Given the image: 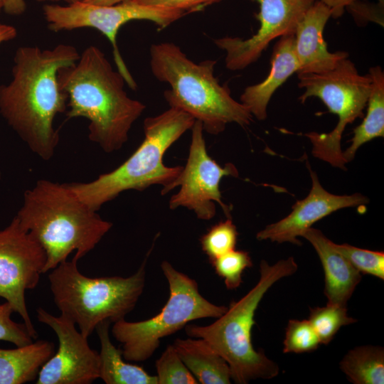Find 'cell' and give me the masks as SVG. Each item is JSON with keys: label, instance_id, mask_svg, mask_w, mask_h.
Wrapping results in <instances>:
<instances>
[{"label": "cell", "instance_id": "cell-1", "mask_svg": "<svg viewBox=\"0 0 384 384\" xmlns=\"http://www.w3.org/2000/svg\"><path fill=\"white\" fill-rule=\"evenodd\" d=\"M80 58L77 48L60 43L51 49L21 46L14 55L12 80L0 86V113L9 126L44 160L55 153L59 135L54 119L65 111L68 95L59 86L60 68Z\"/></svg>", "mask_w": 384, "mask_h": 384}, {"label": "cell", "instance_id": "cell-4", "mask_svg": "<svg viewBox=\"0 0 384 384\" xmlns=\"http://www.w3.org/2000/svg\"><path fill=\"white\" fill-rule=\"evenodd\" d=\"M216 60L196 63L173 43L152 44L150 67L154 76L168 83L171 89L164 92L170 107L181 110L200 121L203 130L212 135L223 132L228 124L245 127L253 116L240 102L230 95L214 75Z\"/></svg>", "mask_w": 384, "mask_h": 384}, {"label": "cell", "instance_id": "cell-39", "mask_svg": "<svg viewBox=\"0 0 384 384\" xmlns=\"http://www.w3.org/2000/svg\"><path fill=\"white\" fill-rule=\"evenodd\" d=\"M1 10H2V4H1V2L0 1V12H1Z\"/></svg>", "mask_w": 384, "mask_h": 384}, {"label": "cell", "instance_id": "cell-33", "mask_svg": "<svg viewBox=\"0 0 384 384\" xmlns=\"http://www.w3.org/2000/svg\"><path fill=\"white\" fill-rule=\"evenodd\" d=\"M324 4L331 11V17L337 18L341 16L345 9L357 1L367 0H319Z\"/></svg>", "mask_w": 384, "mask_h": 384}, {"label": "cell", "instance_id": "cell-23", "mask_svg": "<svg viewBox=\"0 0 384 384\" xmlns=\"http://www.w3.org/2000/svg\"><path fill=\"white\" fill-rule=\"evenodd\" d=\"M340 368L354 384H383V348L373 346L356 347L342 358Z\"/></svg>", "mask_w": 384, "mask_h": 384}, {"label": "cell", "instance_id": "cell-36", "mask_svg": "<svg viewBox=\"0 0 384 384\" xmlns=\"http://www.w3.org/2000/svg\"><path fill=\"white\" fill-rule=\"evenodd\" d=\"M128 0H86L85 1L97 5H113Z\"/></svg>", "mask_w": 384, "mask_h": 384}, {"label": "cell", "instance_id": "cell-19", "mask_svg": "<svg viewBox=\"0 0 384 384\" xmlns=\"http://www.w3.org/2000/svg\"><path fill=\"white\" fill-rule=\"evenodd\" d=\"M55 353L53 343L38 340L14 349L0 348V384L36 380L42 366Z\"/></svg>", "mask_w": 384, "mask_h": 384}, {"label": "cell", "instance_id": "cell-38", "mask_svg": "<svg viewBox=\"0 0 384 384\" xmlns=\"http://www.w3.org/2000/svg\"><path fill=\"white\" fill-rule=\"evenodd\" d=\"M378 3L382 6H384V0H378Z\"/></svg>", "mask_w": 384, "mask_h": 384}, {"label": "cell", "instance_id": "cell-15", "mask_svg": "<svg viewBox=\"0 0 384 384\" xmlns=\"http://www.w3.org/2000/svg\"><path fill=\"white\" fill-rule=\"evenodd\" d=\"M306 166L311 178V188L308 196L297 201L287 216L258 232L256 235L257 240H270L279 243L288 242L300 245L298 238L302 237L316 222L340 209L368 203V198L360 193L339 196L328 192L321 186L317 174L308 161Z\"/></svg>", "mask_w": 384, "mask_h": 384}, {"label": "cell", "instance_id": "cell-6", "mask_svg": "<svg viewBox=\"0 0 384 384\" xmlns=\"http://www.w3.org/2000/svg\"><path fill=\"white\" fill-rule=\"evenodd\" d=\"M195 119L170 107L144 121V139L133 154L117 168L87 183H69L68 186L90 208L97 211L102 205L127 190L144 191L152 185L164 187L172 183L183 166H167L166 151L187 130Z\"/></svg>", "mask_w": 384, "mask_h": 384}, {"label": "cell", "instance_id": "cell-3", "mask_svg": "<svg viewBox=\"0 0 384 384\" xmlns=\"http://www.w3.org/2000/svg\"><path fill=\"white\" fill-rule=\"evenodd\" d=\"M21 227L44 249V273L73 257L79 260L93 250L112 228L67 183L39 180L24 193L23 206L16 215Z\"/></svg>", "mask_w": 384, "mask_h": 384}, {"label": "cell", "instance_id": "cell-27", "mask_svg": "<svg viewBox=\"0 0 384 384\" xmlns=\"http://www.w3.org/2000/svg\"><path fill=\"white\" fill-rule=\"evenodd\" d=\"M216 274L223 279L228 289H235L242 283L245 269L252 266L249 252L233 250L210 261Z\"/></svg>", "mask_w": 384, "mask_h": 384}, {"label": "cell", "instance_id": "cell-32", "mask_svg": "<svg viewBox=\"0 0 384 384\" xmlns=\"http://www.w3.org/2000/svg\"><path fill=\"white\" fill-rule=\"evenodd\" d=\"M355 18L356 21H372L383 26L384 6L366 4L365 1H357L346 7Z\"/></svg>", "mask_w": 384, "mask_h": 384}, {"label": "cell", "instance_id": "cell-24", "mask_svg": "<svg viewBox=\"0 0 384 384\" xmlns=\"http://www.w3.org/2000/svg\"><path fill=\"white\" fill-rule=\"evenodd\" d=\"M308 320L322 344L329 343L342 326L357 321L348 316L346 307L328 304L324 307L310 308Z\"/></svg>", "mask_w": 384, "mask_h": 384}, {"label": "cell", "instance_id": "cell-34", "mask_svg": "<svg viewBox=\"0 0 384 384\" xmlns=\"http://www.w3.org/2000/svg\"><path fill=\"white\" fill-rule=\"evenodd\" d=\"M2 9L11 16H19L26 10V4L24 0H0Z\"/></svg>", "mask_w": 384, "mask_h": 384}, {"label": "cell", "instance_id": "cell-12", "mask_svg": "<svg viewBox=\"0 0 384 384\" xmlns=\"http://www.w3.org/2000/svg\"><path fill=\"white\" fill-rule=\"evenodd\" d=\"M46 260L44 249L21 227L16 216L0 231V297L21 317L33 340L38 333L28 314L25 293L38 285Z\"/></svg>", "mask_w": 384, "mask_h": 384}, {"label": "cell", "instance_id": "cell-35", "mask_svg": "<svg viewBox=\"0 0 384 384\" xmlns=\"http://www.w3.org/2000/svg\"><path fill=\"white\" fill-rule=\"evenodd\" d=\"M17 31L15 27L0 23V44L16 38Z\"/></svg>", "mask_w": 384, "mask_h": 384}, {"label": "cell", "instance_id": "cell-30", "mask_svg": "<svg viewBox=\"0 0 384 384\" xmlns=\"http://www.w3.org/2000/svg\"><path fill=\"white\" fill-rule=\"evenodd\" d=\"M14 311L9 303L0 304V341H7L16 346H22L33 341L26 325L13 321Z\"/></svg>", "mask_w": 384, "mask_h": 384}, {"label": "cell", "instance_id": "cell-2", "mask_svg": "<svg viewBox=\"0 0 384 384\" xmlns=\"http://www.w3.org/2000/svg\"><path fill=\"white\" fill-rule=\"evenodd\" d=\"M60 88L68 97V119L89 120V139L107 153L127 142L129 130L146 105L128 97L125 80L105 53L90 46L73 65L58 71Z\"/></svg>", "mask_w": 384, "mask_h": 384}, {"label": "cell", "instance_id": "cell-13", "mask_svg": "<svg viewBox=\"0 0 384 384\" xmlns=\"http://www.w3.org/2000/svg\"><path fill=\"white\" fill-rule=\"evenodd\" d=\"M260 6L255 18L260 27L249 38L225 36L214 40L218 48L226 53V68L242 70L256 62L272 41L294 35L296 28L316 0H251Z\"/></svg>", "mask_w": 384, "mask_h": 384}, {"label": "cell", "instance_id": "cell-11", "mask_svg": "<svg viewBox=\"0 0 384 384\" xmlns=\"http://www.w3.org/2000/svg\"><path fill=\"white\" fill-rule=\"evenodd\" d=\"M191 129V142L186 164L172 183L162 188L161 193L165 195L180 186L178 192L169 200L170 209L185 207L193 210L198 218L209 220L215 215L218 203L227 218H230V208L222 200L220 183L225 176L238 177V171L231 163L222 167L209 156L200 121L196 120Z\"/></svg>", "mask_w": 384, "mask_h": 384}, {"label": "cell", "instance_id": "cell-25", "mask_svg": "<svg viewBox=\"0 0 384 384\" xmlns=\"http://www.w3.org/2000/svg\"><path fill=\"white\" fill-rule=\"evenodd\" d=\"M238 233L230 218L213 225L200 239L210 261L235 249Z\"/></svg>", "mask_w": 384, "mask_h": 384}, {"label": "cell", "instance_id": "cell-21", "mask_svg": "<svg viewBox=\"0 0 384 384\" xmlns=\"http://www.w3.org/2000/svg\"><path fill=\"white\" fill-rule=\"evenodd\" d=\"M110 324V321H104L95 329L100 343L99 378L106 384H158L156 375L126 362L122 349L111 341Z\"/></svg>", "mask_w": 384, "mask_h": 384}, {"label": "cell", "instance_id": "cell-5", "mask_svg": "<svg viewBox=\"0 0 384 384\" xmlns=\"http://www.w3.org/2000/svg\"><path fill=\"white\" fill-rule=\"evenodd\" d=\"M297 269L293 257L273 265L262 260L257 283L240 300L231 302L215 322L207 326H185L189 337L204 339L226 361L235 383L246 384L252 380L270 379L278 375V365L262 350L254 348L251 331L256 324V309L265 293L275 282L294 274Z\"/></svg>", "mask_w": 384, "mask_h": 384}, {"label": "cell", "instance_id": "cell-20", "mask_svg": "<svg viewBox=\"0 0 384 384\" xmlns=\"http://www.w3.org/2000/svg\"><path fill=\"white\" fill-rule=\"evenodd\" d=\"M173 345L198 383H230L229 365L204 339L192 337L177 338Z\"/></svg>", "mask_w": 384, "mask_h": 384}, {"label": "cell", "instance_id": "cell-17", "mask_svg": "<svg viewBox=\"0 0 384 384\" xmlns=\"http://www.w3.org/2000/svg\"><path fill=\"white\" fill-rule=\"evenodd\" d=\"M315 249L324 272V294L328 304L346 307L361 279V273L321 230L309 228L302 235Z\"/></svg>", "mask_w": 384, "mask_h": 384}, {"label": "cell", "instance_id": "cell-37", "mask_svg": "<svg viewBox=\"0 0 384 384\" xmlns=\"http://www.w3.org/2000/svg\"><path fill=\"white\" fill-rule=\"evenodd\" d=\"M35 1H38V2H57L59 1H64L68 4H73V3L80 2V1H85L86 0H35Z\"/></svg>", "mask_w": 384, "mask_h": 384}, {"label": "cell", "instance_id": "cell-22", "mask_svg": "<svg viewBox=\"0 0 384 384\" xmlns=\"http://www.w3.org/2000/svg\"><path fill=\"white\" fill-rule=\"evenodd\" d=\"M371 88L363 122L353 129L350 146L343 151L346 163L351 161L357 150L368 142L384 137V73L380 66L370 68Z\"/></svg>", "mask_w": 384, "mask_h": 384}, {"label": "cell", "instance_id": "cell-29", "mask_svg": "<svg viewBox=\"0 0 384 384\" xmlns=\"http://www.w3.org/2000/svg\"><path fill=\"white\" fill-rule=\"evenodd\" d=\"M335 247L360 272L384 279V253L352 246L336 244Z\"/></svg>", "mask_w": 384, "mask_h": 384}, {"label": "cell", "instance_id": "cell-10", "mask_svg": "<svg viewBox=\"0 0 384 384\" xmlns=\"http://www.w3.org/2000/svg\"><path fill=\"white\" fill-rule=\"evenodd\" d=\"M43 14L48 28L52 31L92 28L105 35L112 44L117 70L133 90L136 89L137 84L121 56L117 43L119 28L131 21L146 20L163 29L186 14L180 10L141 5L129 1L113 5H97L86 1L66 6L47 4L43 6Z\"/></svg>", "mask_w": 384, "mask_h": 384}, {"label": "cell", "instance_id": "cell-7", "mask_svg": "<svg viewBox=\"0 0 384 384\" xmlns=\"http://www.w3.org/2000/svg\"><path fill=\"white\" fill-rule=\"evenodd\" d=\"M147 258L127 277H90L79 271L75 257L62 262L48 274L53 301L60 315L78 325L87 338L100 323L124 319L144 291Z\"/></svg>", "mask_w": 384, "mask_h": 384}, {"label": "cell", "instance_id": "cell-8", "mask_svg": "<svg viewBox=\"0 0 384 384\" xmlns=\"http://www.w3.org/2000/svg\"><path fill=\"white\" fill-rule=\"evenodd\" d=\"M161 268L169 289V297L161 311L140 321L122 319L114 322L112 327V334L122 343V356L127 361L149 359L159 347L161 338L193 320L217 319L228 309L207 300L200 293L196 281L176 270L168 261H163Z\"/></svg>", "mask_w": 384, "mask_h": 384}, {"label": "cell", "instance_id": "cell-18", "mask_svg": "<svg viewBox=\"0 0 384 384\" xmlns=\"http://www.w3.org/2000/svg\"><path fill=\"white\" fill-rule=\"evenodd\" d=\"M270 70L260 83L247 87L240 95V102L258 120L267 117V105L277 90L299 70L294 50V35L281 36L275 44L271 59Z\"/></svg>", "mask_w": 384, "mask_h": 384}, {"label": "cell", "instance_id": "cell-28", "mask_svg": "<svg viewBox=\"0 0 384 384\" xmlns=\"http://www.w3.org/2000/svg\"><path fill=\"white\" fill-rule=\"evenodd\" d=\"M319 338L309 320L290 319L288 321L284 339V353H302L316 350Z\"/></svg>", "mask_w": 384, "mask_h": 384}, {"label": "cell", "instance_id": "cell-16", "mask_svg": "<svg viewBox=\"0 0 384 384\" xmlns=\"http://www.w3.org/2000/svg\"><path fill=\"white\" fill-rule=\"evenodd\" d=\"M330 17L331 11L321 1H315L299 22L294 32L297 75L326 73L348 58L347 52L331 53L327 49L324 30Z\"/></svg>", "mask_w": 384, "mask_h": 384}, {"label": "cell", "instance_id": "cell-14", "mask_svg": "<svg viewBox=\"0 0 384 384\" xmlns=\"http://www.w3.org/2000/svg\"><path fill=\"white\" fill-rule=\"evenodd\" d=\"M38 320L50 327L58 340V350L42 366L36 384H90L99 378V352L90 348L87 338L74 322L44 309H36Z\"/></svg>", "mask_w": 384, "mask_h": 384}, {"label": "cell", "instance_id": "cell-31", "mask_svg": "<svg viewBox=\"0 0 384 384\" xmlns=\"http://www.w3.org/2000/svg\"><path fill=\"white\" fill-rule=\"evenodd\" d=\"M145 6H159L180 10L186 14L198 11L221 0H128Z\"/></svg>", "mask_w": 384, "mask_h": 384}, {"label": "cell", "instance_id": "cell-26", "mask_svg": "<svg viewBox=\"0 0 384 384\" xmlns=\"http://www.w3.org/2000/svg\"><path fill=\"white\" fill-rule=\"evenodd\" d=\"M155 365L158 384L198 383L179 357L174 345L166 348Z\"/></svg>", "mask_w": 384, "mask_h": 384}, {"label": "cell", "instance_id": "cell-9", "mask_svg": "<svg viewBox=\"0 0 384 384\" xmlns=\"http://www.w3.org/2000/svg\"><path fill=\"white\" fill-rule=\"evenodd\" d=\"M297 75L298 86L304 90L299 97L301 102L311 97H318L338 118L336 126L329 133L311 132L305 134L312 144V154L334 167L346 170L347 163L341 145L342 134L348 124L363 117L371 88L370 77L361 75L348 58L330 71Z\"/></svg>", "mask_w": 384, "mask_h": 384}]
</instances>
